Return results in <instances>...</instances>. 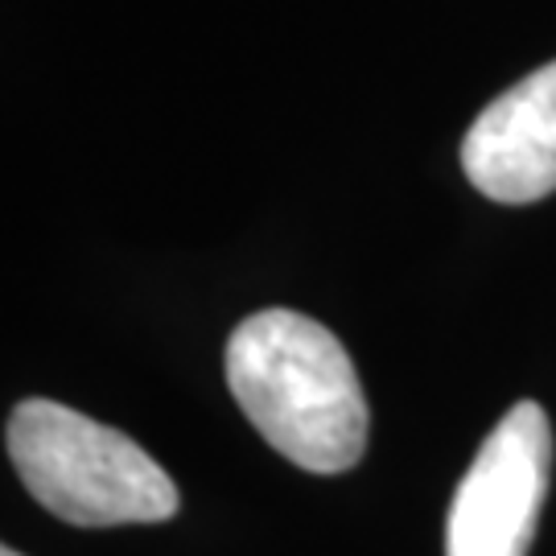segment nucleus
I'll list each match as a JSON object with an SVG mask.
<instances>
[{"mask_svg": "<svg viewBox=\"0 0 556 556\" xmlns=\"http://www.w3.org/2000/svg\"><path fill=\"white\" fill-rule=\"evenodd\" d=\"M227 388L280 457L342 475L367 450V396L355 363L321 321L264 309L227 338Z\"/></svg>", "mask_w": 556, "mask_h": 556, "instance_id": "f257e3e1", "label": "nucleus"}, {"mask_svg": "<svg viewBox=\"0 0 556 556\" xmlns=\"http://www.w3.org/2000/svg\"><path fill=\"white\" fill-rule=\"evenodd\" d=\"M25 491L75 528L161 523L178 511V486L119 429L59 400H21L4 433Z\"/></svg>", "mask_w": 556, "mask_h": 556, "instance_id": "f03ea898", "label": "nucleus"}, {"mask_svg": "<svg viewBox=\"0 0 556 556\" xmlns=\"http://www.w3.org/2000/svg\"><path fill=\"white\" fill-rule=\"evenodd\" d=\"M553 429L536 400H519L482 441L445 519V556H528L548 495Z\"/></svg>", "mask_w": 556, "mask_h": 556, "instance_id": "7ed1b4c3", "label": "nucleus"}, {"mask_svg": "<svg viewBox=\"0 0 556 556\" xmlns=\"http://www.w3.org/2000/svg\"><path fill=\"white\" fill-rule=\"evenodd\" d=\"M462 169L491 202H540L556 190V62L507 87L462 140Z\"/></svg>", "mask_w": 556, "mask_h": 556, "instance_id": "20e7f679", "label": "nucleus"}, {"mask_svg": "<svg viewBox=\"0 0 556 556\" xmlns=\"http://www.w3.org/2000/svg\"><path fill=\"white\" fill-rule=\"evenodd\" d=\"M0 556H21V553H17V548H4V553H0Z\"/></svg>", "mask_w": 556, "mask_h": 556, "instance_id": "39448f33", "label": "nucleus"}]
</instances>
